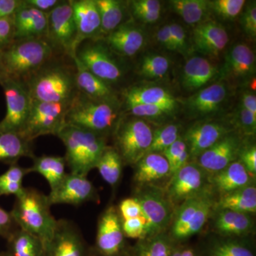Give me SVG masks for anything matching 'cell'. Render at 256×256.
Here are the masks:
<instances>
[{
	"label": "cell",
	"instance_id": "1",
	"mask_svg": "<svg viewBox=\"0 0 256 256\" xmlns=\"http://www.w3.org/2000/svg\"><path fill=\"white\" fill-rule=\"evenodd\" d=\"M53 47L45 38L15 40L0 52L5 78L24 84L53 57Z\"/></svg>",
	"mask_w": 256,
	"mask_h": 256
},
{
	"label": "cell",
	"instance_id": "2",
	"mask_svg": "<svg viewBox=\"0 0 256 256\" xmlns=\"http://www.w3.org/2000/svg\"><path fill=\"white\" fill-rule=\"evenodd\" d=\"M121 118L117 100H94L78 92L70 102L65 126L107 138L114 134Z\"/></svg>",
	"mask_w": 256,
	"mask_h": 256
},
{
	"label": "cell",
	"instance_id": "3",
	"mask_svg": "<svg viewBox=\"0 0 256 256\" xmlns=\"http://www.w3.org/2000/svg\"><path fill=\"white\" fill-rule=\"evenodd\" d=\"M48 197L36 188H24L16 197L10 213L18 228L41 239L45 246L54 232L57 220L50 212Z\"/></svg>",
	"mask_w": 256,
	"mask_h": 256
},
{
	"label": "cell",
	"instance_id": "4",
	"mask_svg": "<svg viewBox=\"0 0 256 256\" xmlns=\"http://www.w3.org/2000/svg\"><path fill=\"white\" fill-rule=\"evenodd\" d=\"M66 148V162L72 174L87 176L107 146V138L70 126H65L57 134Z\"/></svg>",
	"mask_w": 256,
	"mask_h": 256
},
{
	"label": "cell",
	"instance_id": "5",
	"mask_svg": "<svg viewBox=\"0 0 256 256\" xmlns=\"http://www.w3.org/2000/svg\"><path fill=\"white\" fill-rule=\"evenodd\" d=\"M48 63L24 84L28 95L34 100L44 102H70L78 92L76 68Z\"/></svg>",
	"mask_w": 256,
	"mask_h": 256
},
{
	"label": "cell",
	"instance_id": "6",
	"mask_svg": "<svg viewBox=\"0 0 256 256\" xmlns=\"http://www.w3.org/2000/svg\"><path fill=\"white\" fill-rule=\"evenodd\" d=\"M216 198L210 186L175 208L168 230L175 244L188 242L192 237L201 234L208 224Z\"/></svg>",
	"mask_w": 256,
	"mask_h": 256
},
{
	"label": "cell",
	"instance_id": "7",
	"mask_svg": "<svg viewBox=\"0 0 256 256\" xmlns=\"http://www.w3.org/2000/svg\"><path fill=\"white\" fill-rule=\"evenodd\" d=\"M114 146L124 165L134 166L148 152L153 130L146 120L121 118L114 134Z\"/></svg>",
	"mask_w": 256,
	"mask_h": 256
},
{
	"label": "cell",
	"instance_id": "8",
	"mask_svg": "<svg viewBox=\"0 0 256 256\" xmlns=\"http://www.w3.org/2000/svg\"><path fill=\"white\" fill-rule=\"evenodd\" d=\"M70 102H50L32 99L30 112L20 136L31 142L40 136H56L65 126Z\"/></svg>",
	"mask_w": 256,
	"mask_h": 256
},
{
	"label": "cell",
	"instance_id": "9",
	"mask_svg": "<svg viewBox=\"0 0 256 256\" xmlns=\"http://www.w3.org/2000/svg\"><path fill=\"white\" fill-rule=\"evenodd\" d=\"M132 196L139 202L148 220L146 237L168 232L174 208L166 196L164 188L156 185L134 186Z\"/></svg>",
	"mask_w": 256,
	"mask_h": 256
},
{
	"label": "cell",
	"instance_id": "10",
	"mask_svg": "<svg viewBox=\"0 0 256 256\" xmlns=\"http://www.w3.org/2000/svg\"><path fill=\"white\" fill-rule=\"evenodd\" d=\"M131 246L122 228L117 206L109 204L99 216L95 244V256H129Z\"/></svg>",
	"mask_w": 256,
	"mask_h": 256
},
{
	"label": "cell",
	"instance_id": "11",
	"mask_svg": "<svg viewBox=\"0 0 256 256\" xmlns=\"http://www.w3.org/2000/svg\"><path fill=\"white\" fill-rule=\"evenodd\" d=\"M73 58L98 78L110 84L122 78V69L105 42L94 40L80 45Z\"/></svg>",
	"mask_w": 256,
	"mask_h": 256
},
{
	"label": "cell",
	"instance_id": "12",
	"mask_svg": "<svg viewBox=\"0 0 256 256\" xmlns=\"http://www.w3.org/2000/svg\"><path fill=\"white\" fill-rule=\"evenodd\" d=\"M77 30L73 10L69 1H62L56 8L48 13L47 41L54 50L73 58L76 52Z\"/></svg>",
	"mask_w": 256,
	"mask_h": 256
},
{
	"label": "cell",
	"instance_id": "13",
	"mask_svg": "<svg viewBox=\"0 0 256 256\" xmlns=\"http://www.w3.org/2000/svg\"><path fill=\"white\" fill-rule=\"evenodd\" d=\"M208 175L194 162H190L175 172L165 186L166 196L174 210L210 188Z\"/></svg>",
	"mask_w": 256,
	"mask_h": 256
},
{
	"label": "cell",
	"instance_id": "14",
	"mask_svg": "<svg viewBox=\"0 0 256 256\" xmlns=\"http://www.w3.org/2000/svg\"><path fill=\"white\" fill-rule=\"evenodd\" d=\"M0 86L6 106L4 118L0 121V131L20 134L28 118L32 98L23 82L5 78Z\"/></svg>",
	"mask_w": 256,
	"mask_h": 256
},
{
	"label": "cell",
	"instance_id": "15",
	"mask_svg": "<svg viewBox=\"0 0 256 256\" xmlns=\"http://www.w3.org/2000/svg\"><path fill=\"white\" fill-rule=\"evenodd\" d=\"M44 256H95L82 232L72 220H57L54 232L45 246Z\"/></svg>",
	"mask_w": 256,
	"mask_h": 256
},
{
	"label": "cell",
	"instance_id": "16",
	"mask_svg": "<svg viewBox=\"0 0 256 256\" xmlns=\"http://www.w3.org/2000/svg\"><path fill=\"white\" fill-rule=\"evenodd\" d=\"M50 206L69 204L78 206L88 202H100L94 184L84 175L67 173L62 183L47 195Z\"/></svg>",
	"mask_w": 256,
	"mask_h": 256
},
{
	"label": "cell",
	"instance_id": "17",
	"mask_svg": "<svg viewBox=\"0 0 256 256\" xmlns=\"http://www.w3.org/2000/svg\"><path fill=\"white\" fill-rule=\"evenodd\" d=\"M242 134L236 131L229 132L197 158L196 162L210 175L224 170L238 160L244 144Z\"/></svg>",
	"mask_w": 256,
	"mask_h": 256
},
{
	"label": "cell",
	"instance_id": "18",
	"mask_svg": "<svg viewBox=\"0 0 256 256\" xmlns=\"http://www.w3.org/2000/svg\"><path fill=\"white\" fill-rule=\"evenodd\" d=\"M210 234L226 238H252L256 232L254 216L214 208L207 226Z\"/></svg>",
	"mask_w": 256,
	"mask_h": 256
},
{
	"label": "cell",
	"instance_id": "19",
	"mask_svg": "<svg viewBox=\"0 0 256 256\" xmlns=\"http://www.w3.org/2000/svg\"><path fill=\"white\" fill-rule=\"evenodd\" d=\"M233 131H236L233 128L218 121H202L192 124L182 134L188 146L190 161L194 162L204 152Z\"/></svg>",
	"mask_w": 256,
	"mask_h": 256
},
{
	"label": "cell",
	"instance_id": "20",
	"mask_svg": "<svg viewBox=\"0 0 256 256\" xmlns=\"http://www.w3.org/2000/svg\"><path fill=\"white\" fill-rule=\"evenodd\" d=\"M200 256H256L252 238H226L208 233L196 246Z\"/></svg>",
	"mask_w": 256,
	"mask_h": 256
},
{
	"label": "cell",
	"instance_id": "21",
	"mask_svg": "<svg viewBox=\"0 0 256 256\" xmlns=\"http://www.w3.org/2000/svg\"><path fill=\"white\" fill-rule=\"evenodd\" d=\"M132 182L134 186L144 185L165 186L171 178L169 163L160 153L150 152L133 166Z\"/></svg>",
	"mask_w": 256,
	"mask_h": 256
},
{
	"label": "cell",
	"instance_id": "22",
	"mask_svg": "<svg viewBox=\"0 0 256 256\" xmlns=\"http://www.w3.org/2000/svg\"><path fill=\"white\" fill-rule=\"evenodd\" d=\"M12 16L14 41L30 38L46 40L48 14L28 6L22 0Z\"/></svg>",
	"mask_w": 256,
	"mask_h": 256
},
{
	"label": "cell",
	"instance_id": "23",
	"mask_svg": "<svg viewBox=\"0 0 256 256\" xmlns=\"http://www.w3.org/2000/svg\"><path fill=\"white\" fill-rule=\"evenodd\" d=\"M256 73V55L246 44L234 45L225 58L222 76L234 82H244Z\"/></svg>",
	"mask_w": 256,
	"mask_h": 256
},
{
	"label": "cell",
	"instance_id": "24",
	"mask_svg": "<svg viewBox=\"0 0 256 256\" xmlns=\"http://www.w3.org/2000/svg\"><path fill=\"white\" fill-rule=\"evenodd\" d=\"M77 30V48L86 40L100 35V18L95 0H70Z\"/></svg>",
	"mask_w": 256,
	"mask_h": 256
},
{
	"label": "cell",
	"instance_id": "25",
	"mask_svg": "<svg viewBox=\"0 0 256 256\" xmlns=\"http://www.w3.org/2000/svg\"><path fill=\"white\" fill-rule=\"evenodd\" d=\"M193 43L198 52L214 58L218 56L228 44V33L220 24L206 21L194 28Z\"/></svg>",
	"mask_w": 256,
	"mask_h": 256
},
{
	"label": "cell",
	"instance_id": "26",
	"mask_svg": "<svg viewBox=\"0 0 256 256\" xmlns=\"http://www.w3.org/2000/svg\"><path fill=\"white\" fill-rule=\"evenodd\" d=\"M105 42L111 52L122 56H133L146 44L142 28L132 23H124L105 36Z\"/></svg>",
	"mask_w": 256,
	"mask_h": 256
},
{
	"label": "cell",
	"instance_id": "27",
	"mask_svg": "<svg viewBox=\"0 0 256 256\" xmlns=\"http://www.w3.org/2000/svg\"><path fill=\"white\" fill-rule=\"evenodd\" d=\"M227 89L223 84H214L198 90L185 100L184 106L192 118L213 114L226 98Z\"/></svg>",
	"mask_w": 256,
	"mask_h": 256
},
{
	"label": "cell",
	"instance_id": "28",
	"mask_svg": "<svg viewBox=\"0 0 256 256\" xmlns=\"http://www.w3.org/2000/svg\"><path fill=\"white\" fill-rule=\"evenodd\" d=\"M208 184L216 196L235 191L256 182L242 163L236 160L215 174L210 175Z\"/></svg>",
	"mask_w": 256,
	"mask_h": 256
},
{
	"label": "cell",
	"instance_id": "29",
	"mask_svg": "<svg viewBox=\"0 0 256 256\" xmlns=\"http://www.w3.org/2000/svg\"><path fill=\"white\" fill-rule=\"evenodd\" d=\"M124 98L128 107L134 105L162 106L174 112L178 101L164 88L158 86H134L124 92Z\"/></svg>",
	"mask_w": 256,
	"mask_h": 256
},
{
	"label": "cell",
	"instance_id": "30",
	"mask_svg": "<svg viewBox=\"0 0 256 256\" xmlns=\"http://www.w3.org/2000/svg\"><path fill=\"white\" fill-rule=\"evenodd\" d=\"M218 73L216 67L206 58L192 57L184 66L182 84L185 90L194 92L212 82Z\"/></svg>",
	"mask_w": 256,
	"mask_h": 256
},
{
	"label": "cell",
	"instance_id": "31",
	"mask_svg": "<svg viewBox=\"0 0 256 256\" xmlns=\"http://www.w3.org/2000/svg\"><path fill=\"white\" fill-rule=\"evenodd\" d=\"M76 68V82L79 92L97 100H117L110 84L98 78L84 68L76 58H72Z\"/></svg>",
	"mask_w": 256,
	"mask_h": 256
},
{
	"label": "cell",
	"instance_id": "32",
	"mask_svg": "<svg viewBox=\"0 0 256 256\" xmlns=\"http://www.w3.org/2000/svg\"><path fill=\"white\" fill-rule=\"evenodd\" d=\"M214 210H227L255 216L256 182L235 191L217 197Z\"/></svg>",
	"mask_w": 256,
	"mask_h": 256
},
{
	"label": "cell",
	"instance_id": "33",
	"mask_svg": "<svg viewBox=\"0 0 256 256\" xmlns=\"http://www.w3.org/2000/svg\"><path fill=\"white\" fill-rule=\"evenodd\" d=\"M64 156H42L33 158V164L28 168V173H38L50 184V191L54 190L66 176Z\"/></svg>",
	"mask_w": 256,
	"mask_h": 256
},
{
	"label": "cell",
	"instance_id": "34",
	"mask_svg": "<svg viewBox=\"0 0 256 256\" xmlns=\"http://www.w3.org/2000/svg\"><path fill=\"white\" fill-rule=\"evenodd\" d=\"M32 142L16 132L0 131V162L16 164L22 158H34Z\"/></svg>",
	"mask_w": 256,
	"mask_h": 256
},
{
	"label": "cell",
	"instance_id": "35",
	"mask_svg": "<svg viewBox=\"0 0 256 256\" xmlns=\"http://www.w3.org/2000/svg\"><path fill=\"white\" fill-rule=\"evenodd\" d=\"M8 242L6 252L10 256H44L45 244L41 239L22 229L12 234Z\"/></svg>",
	"mask_w": 256,
	"mask_h": 256
},
{
	"label": "cell",
	"instance_id": "36",
	"mask_svg": "<svg viewBox=\"0 0 256 256\" xmlns=\"http://www.w3.org/2000/svg\"><path fill=\"white\" fill-rule=\"evenodd\" d=\"M168 232L136 240L129 256H170L175 246Z\"/></svg>",
	"mask_w": 256,
	"mask_h": 256
},
{
	"label": "cell",
	"instance_id": "37",
	"mask_svg": "<svg viewBox=\"0 0 256 256\" xmlns=\"http://www.w3.org/2000/svg\"><path fill=\"white\" fill-rule=\"evenodd\" d=\"M124 162L114 146H106L96 164L101 178L109 186L116 188L118 186L122 176Z\"/></svg>",
	"mask_w": 256,
	"mask_h": 256
},
{
	"label": "cell",
	"instance_id": "38",
	"mask_svg": "<svg viewBox=\"0 0 256 256\" xmlns=\"http://www.w3.org/2000/svg\"><path fill=\"white\" fill-rule=\"evenodd\" d=\"M100 18V35L105 37L122 24L124 3L118 0H95Z\"/></svg>",
	"mask_w": 256,
	"mask_h": 256
},
{
	"label": "cell",
	"instance_id": "39",
	"mask_svg": "<svg viewBox=\"0 0 256 256\" xmlns=\"http://www.w3.org/2000/svg\"><path fill=\"white\" fill-rule=\"evenodd\" d=\"M170 4L173 11L188 24L205 22L210 12V1L206 0H172Z\"/></svg>",
	"mask_w": 256,
	"mask_h": 256
},
{
	"label": "cell",
	"instance_id": "40",
	"mask_svg": "<svg viewBox=\"0 0 256 256\" xmlns=\"http://www.w3.org/2000/svg\"><path fill=\"white\" fill-rule=\"evenodd\" d=\"M28 174V168H22L18 163L10 165L9 169L0 174V197L10 195L16 197L21 194L24 188L23 180Z\"/></svg>",
	"mask_w": 256,
	"mask_h": 256
},
{
	"label": "cell",
	"instance_id": "41",
	"mask_svg": "<svg viewBox=\"0 0 256 256\" xmlns=\"http://www.w3.org/2000/svg\"><path fill=\"white\" fill-rule=\"evenodd\" d=\"M181 130L180 124H168L153 131L152 141L148 153L162 154L170 146L181 137Z\"/></svg>",
	"mask_w": 256,
	"mask_h": 256
},
{
	"label": "cell",
	"instance_id": "42",
	"mask_svg": "<svg viewBox=\"0 0 256 256\" xmlns=\"http://www.w3.org/2000/svg\"><path fill=\"white\" fill-rule=\"evenodd\" d=\"M170 67V62L166 57L158 54H149L143 57L140 65L139 74L146 79L164 78Z\"/></svg>",
	"mask_w": 256,
	"mask_h": 256
},
{
	"label": "cell",
	"instance_id": "43",
	"mask_svg": "<svg viewBox=\"0 0 256 256\" xmlns=\"http://www.w3.org/2000/svg\"><path fill=\"white\" fill-rule=\"evenodd\" d=\"M169 163L171 176L190 161L188 146L181 136L162 153Z\"/></svg>",
	"mask_w": 256,
	"mask_h": 256
},
{
	"label": "cell",
	"instance_id": "44",
	"mask_svg": "<svg viewBox=\"0 0 256 256\" xmlns=\"http://www.w3.org/2000/svg\"><path fill=\"white\" fill-rule=\"evenodd\" d=\"M210 12L218 18L232 20L238 18L242 12L246 1L244 0H214L210 1Z\"/></svg>",
	"mask_w": 256,
	"mask_h": 256
},
{
	"label": "cell",
	"instance_id": "45",
	"mask_svg": "<svg viewBox=\"0 0 256 256\" xmlns=\"http://www.w3.org/2000/svg\"><path fill=\"white\" fill-rule=\"evenodd\" d=\"M234 129L242 136L252 137L256 132V116L239 106L234 118Z\"/></svg>",
	"mask_w": 256,
	"mask_h": 256
},
{
	"label": "cell",
	"instance_id": "46",
	"mask_svg": "<svg viewBox=\"0 0 256 256\" xmlns=\"http://www.w3.org/2000/svg\"><path fill=\"white\" fill-rule=\"evenodd\" d=\"M128 108V114L133 117L150 120H158L173 114L168 109L158 106L134 105Z\"/></svg>",
	"mask_w": 256,
	"mask_h": 256
},
{
	"label": "cell",
	"instance_id": "47",
	"mask_svg": "<svg viewBox=\"0 0 256 256\" xmlns=\"http://www.w3.org/2000/svg\"><path fill=\"white\" fill-rule=\"evenodd\" d=\"M122 228L126 238L142 239L148 235V223L146 218H130L121 220Z\"/></svg>",
	"mask_w": 256,
	"mask_h": 256
},
{
	"label": "cell",
	"instance_id": "48",
	"mask_svg": "<svg viewBox=\"0 0 256 256\" xmlns=\"http://www.w3.org/2000/svg\"><path fill=\"white\" fill-rule=\"evenodd\" d=\"M117 208L121 220L136 218H146L140 204L138 200L133 196L128 197V198L122 200L118 205Z\"/></svg>",
	"mask_w": 256,
	"mask_h": 256
},
{
	"label": "cell",
	"instance_id": "49",
	"mask_svg": "<svg viewBox=\"0 0 256 256\" xmlns=\"http://www.w3.org/2000/svg\"><path fill=\"white\" fill-rule=\"evenodd\" d=\"M238 160L252 178L256 176V146L255 144L244 143Z\"/></svg>",
	"mask_w": 256,
	"mask_h": 256
},
{
	"label": "cell",
	"instance_id": "50",
	"mask_svg": "<svg viewBox=\"0 0 256 256\" xmlns=\"http://www.w3.org/2000/svg\"><path fill=\"white\" fill-rule=\"evenodd\" d=\"M240 24L242 30L248 36L255 38L256 36V2L244 6L242 11Z\"/></svg>",
	"mask_w": 256,
	"mask_h": 256
},
{
	"label": "cell",
	"instance_id": "51",
	"mask_svg": "<svg viewBox=\"0 0 256 256\" xmlns=\"http://www.w3.org/2000/svg\"><path fill=\"white\" fill-rule=\"evenodd\" d=\"M14 41V28L12 15L0 18V52Z\"/></svg>",
	"mask_w": 256,
	"mask_h": 256
},
{
	"label": "cell",
	"instance_id": "52",
	"mask_svg": "<svg viewBox=\"0 0 256 256\" xmlns=\"http://www.w3.org/2000/svg\"><path fill=\"white\" fill-rule=\"evenodd\" d=\"M170 33L174 42L176 52L181 54H186L188 50V44L185 30L178 23L169 24Z\"/></svg>",
	"mask_w": 256,
	"mask_h": 256
},
{
	"label": "cell",
	"instance_id": "53",
	"mask_svg": "<svg viewBox=\"0 0 256 256\" xmlns=\"http://www.w3.org/2000/svg\"><path fill=\"white\" fill-rule=\"evenodd\" d=\"M18 228L11 213L0 206V237L6 240Z\"/></svg>",
	"mask_w": 256,
	"mask_h": 256
},
{
	"label": "cell",
	"instance_id": "54",
	"mask_svg": "<svg viewBox=\"0 0 256 256\" xmlns=\"http://www.w3.org/2000/svg\"><path fill=\"white\" fill-rule=\"evenodd\" d=\"M130 11L161 12V3L158 0H134L130 3Z\"/></svg>",
	"mask_w": 256,
	"mask_h": 256
},
{
	"label": "cell",
	"instance_id": "55",
	"mask_svg": "<svg viewBox=\"0 0 256 256\" xmlns=\"http://www.w3.org/2000/svg\"><path fill=\"white\" fill-rule=\"evenodd\" d=\"M28 6L48 14L62 2L60 0H24Z\"/></svg>",
	"mask_w": 256,
	"mask_h": 256
},
{
	"label": "cell",
	"instance_id": "56",
	"mask_svg": "<svg viewBox=\"0 0 256 256\" xmlns=\"http://www.w3.org/2000/svg\"><path fill=\"white\" fill-rule=\"evenodd\" d=\"M156 38L160 44L166 50L176 52L174 42L170 33L169 24H165L158 30Z\"/></svg>",
	"mask_w": 256,
	"mask_h": 256
},
{
	"label": "cell",
	"instance_id": "57",
	"mask_svg": "<svg viewBox=\"0 0 256 256\" xmlns=\"http://www.w3.org/2000/svg\"><path fill=\"white\" fill-rule=\"evenodd\" d=\"M170 256H200V254L196 246L188 242L175 244Z\"/></svg>",
	"mask_w": 256,
	"mask_h": 256
},
{
	"label": "cell",
	"instance_id": "58",
	"mask_svg": "<svg viewBox=\"0 0 256 256\" xmlns=\"http://www.w3.org/2000/svg\"><path fill=\"white\" fill-rule=\"evenodd\" d=\"M22 0H0V18L14 14Z\"/></svg>",
	"mask_w": 256,
	"mask_h": 256
},
{
	"label": "cell",
	"instance_id": "59",
	"mask_svg": "<svg viewBox=\"0 0 256 256\" xmlns=\"http://www.w3.org/2000/svg\"><path fill=\"white\" fill-rule=\"evenodd\" d=\"M242 108L250 111L254 116H256V96L255 92L246 90L242 96Z\"/></svg>",
	"mask_w": 256,
	"mask_h": 256
},
{
	"label": "cell",
	"instance_id": "60",
	"mask_svg": "<svg viewBox=\"0 0 256 256\" xmlns=\"http://www.w3.org/2000/svg\"><path fill=\"white\" fill-rule=\"evenodd\" d=\"M134 18L140 22L146 24L156 23L159 20L161 12H151L131 11Z\"/></svg>",
	"mask_w": 256,
	"mask_h": 256
},
{
	"label": "cell",
	"instance_id": "61",
	"mask_svg": "<svg viewBox=\"0 0 256 256\" xmlns=\"http://www.w3.org/2000/svg\"><path fill=\"white\" fill-rule=\"evenodd\" d=\"M4 78L5 76L4 75V73H3L2 68L1 64H0V82H1L2 80H4Z\"/></svg>",
	"mask_w": 256,
	"mask_h": 256
},
{
	"label": "cell",
	"instance_id": "62",
	"mask_svg": "<svg viewBox=\"0 0 256 256\" xmlns=\"http://www.w3.org/2000/svg\"><path fill=\"white\" fill-rule=\"evenodd\" d=\"M0 256H10L9 255V254H8L6 252H0Z\"/></svg>",
	"mask_w": 256,
	"mask_h": 256
}]
</instances>
